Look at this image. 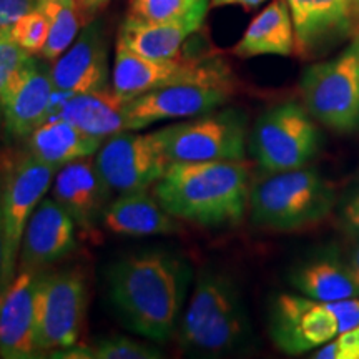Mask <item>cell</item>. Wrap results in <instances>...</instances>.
Here are the masks:
<instances>
[{
    "instance_id": "4",
    "label": "cell",
    "mask_w": 359,
    "mask_h": 359,
    "mask_svg": "<svg viewBox=\"0 0 359 359\" xmlns=\"http://www.w3.org/2000/svg\"><path fill=\"white\" fill-rule=\"evenodd\" d=\"M336 203L333 185L313 168L264 173L251 185L250 219L269 231L291 233L316 226Z\"/></svg>"
},
{
    "instance_id": "23",
    "label": "cell",
    "mask_w": 359,
    "mask_h": 359,
    "mask_svg": "<svg viewBox=\"0 0 359 359\" xmlns=\"http://www.w3.org/2000/svg\"><path fill=\"white\" fill-rule=\"evenodd\" d=\"M294 52V25L286 0H273L264 11L259 12L233 48V53L240 58L258 55L288 57Z\"/></svg>"
},
{
    "instance_id": "5",
    "label": "cell",
    "mask_w": 359,
    "mask_h": 359,
    "mask_svg": "<svg viewBox=\"0 0 359 359\" xmlns=\"http://www.w3.org/2000/svg\"><path fill=\"white\" fill-rule=\"evenodd\" d=\"M208 85L235 92L236 77L222 57H191L177 60H155L130 50L116 42L111 88L125 102L168 85Z\"/></svg>"
},
{
    "instance_id": "39",
    "label": "cell",
    "mask_w": 359,
    "mask_h": 359,
    "mask_svg": "<svg viewBox=\"0 0 359 359\" xmlns=\"http://www.w3.org/2000/svg\"><path fill=\"white\" fill-rule=\"evenodd\" d=\"M349 268H351L353 275H354V280L359 285V241L356 245H354V248L351 251V257H349Z\"/></svg>"
},
{
    "instance_id": "17",
    "label": "cell",
    "mask_w": 359,
    "mask_h": 359,
    "mask_svg": "<svg viewBox=\"0 0 359 359\" xmlns=\"http://www.w3.org/2000/svg\"><path fill=\"white\" fill-rule=\"evenodd\" d=\"M50 75L58 93L110 88L109 43L100 20H92L83 27L75 42L53 60Z\"/></svg>"
},
{
    "instance_id": "18",
    "label": "cell",
    "mask_w": 359,
    "mask_h": 359,
    "mask_svg": "<svg viewBox=\"0 0 359 359\" xmlns=\"http://www.w3.org/2000/svg\"><path fill=\"white\" fill-rule=\"evenodd\" d=\"M77 248V224L53 198L40 201L22 238L17 271H43Z\"/></svg>"
},
{
    "instance_id": "20",
    "label": "cell",
    "mask_w": 359,
    "mask_h": 359,
    "mask_svg": "<svg viewBox=\"0 0 359 359\" xmlns=\"http://www.w3.org/2000/svg\"><path fill=\"white\" fill-rule=\"evenodd\" d=\"M110 191L95 161L90 158L64 165L52 183V198L64 206L77 228L85 233L93 231L102 222Z\"/></svg>"
},
{
    "instance_id": "19",
    "label": "cell",
    "mask_w": 359,
    "mask_h": 359,
    "mask_svg": "<svg viewBox=\"0 0 359 359\" xmlns=\"http://www.w3.org/2000/svg\"><path fill=\"white\" fill-rule=\"evenodd\" d=\"M212 0H200L191 11L167 22H145L127 15L116 42L155 60H177L187 39L203 25Z\"/></svg>"
},
{
    "instance_id": "32",
    "label": "cell",
    "mask_w": 359,
    "mask_h": 359,
    "mask_svg": "<svg viewBox=\"0 0 359 359\" xmlns=\"http://www.w3.org/2000/svg\"><path fill=\"white\" fill-rule=\"evenodd\" d=\"M326 304H327V308L331 309V313L334 314L336 321H338L339 333L359 326V299H358V296H354V298L339 299V302H331Z\"/></svg>"
},
{
    "instance_id": "8",
    "label": "cell",
    "mask_w": 359,
    "mask_h": 359,
    "mask_svg": "<svg viewBox=\"0 0 359 359\" xmlns=\"http://www.w3.org/2000/svg\"><path fill=\"white\" fill-rule=\"evenodd\" d=\"M155 133L172 163L245 161L248 116L238 109H217L160 128Z\"/></svg>"
},
{
    "instance_id": "12",
    "label": "cell",
    "mask_w": 359,
    "mask_h": 359,
    "mask_svg": "<svg viewBox=\"0 0 359 359\" xmlns=\"http://www.w3.org/2000/svg\"><path fill=\"white\" fill-rule=\"evenodd\" d=\"M338 334V321L326 303L290 293L278 294L273 299L269 336L285 354L296 356L313 351Z\"/></svg>"
},
{
    "instance_id": "10",
    "label": "cell",
    "mask_w": 359,
    "mask_h": 359,
    "mask_svg": "<svg viewBox=\"0 0 359 359\" xmlns=\"http://www.w3.org/2000/svg\"><path fill=\"white\" fill-rule=\"evenodd\" d=\"M87 283L77 269L47 273L43 269L37 294V344L40 353L79 343L87 313Z\"/></svg>"
},
{
    "instance_id": "11",
    "label": "cell",
    "mask_w": 359,
    "mask_h": 359,
    "mask_svg": "<svg viewBox=\"0 0 359 359\" xmlns=\"http://www.w3.org/2000/svg\"><path fill=\"white\" fill-rule=\"evenodd\" d=\"M93 161L105 185L118 193L155 187L172 165L155 132L116 133L103 140Z\"/></svg>"
},
{
    "instance_id": "3",
    "label": "cell",
    "mask_w": 359,
    "mask_h": 359,
    "mask_svg": "<svg viewBox=\"0 0 359 359\" xmlns=\"http://www.w3.org/2000/svg\"><path fill=\"white\" fill-rule=\"evenodd\" d=\"M191 356L219 358L250 343L251 323L236 281L215 268L200 269L177 331Z\"/></svg>"
},
{
    "instance_id": "27",
    "label": "cell",
    "mask_w": 359,
    "mask_h": 359,
    "mask_svg": "<svg viewBox=\"0 0 359 359\" xmlns=\"http://www.w3.org/2000/svg\"><path fill=\"white\" fill-rule=\"evenodd\" d=\"M93 359H160V349L127 336H109L92 346Z\"/></svg>"
},
{
    "instance_id": "31",
    "label": "cell",
    "mask_w": 359,
    "mask_h": 359,
    "mask_svg": "<svg viewBox=\"0 0 359 359\" xmlns=\"http://www.w3.org/2000/svg\"><path fill=\"white\" fill-rule=\"evenodd\" d=\"M318 359H359V326L343 331L336 339L318 348Z\"/></svg>"
},
{
    "instance_id": "22",
    "label": "cell",
    "mask_w": 359,
    "mask_h": 359,
    "mask_svg": "<svg viewBox=\"0 0 359 359\" xmlns=\"http://www.w3.org/2000/svg\"><path fill=\"white\" fill-rule=\"evenodd\" d=\"M125 100L114 88L98 92L65 93L53 116L64 118L85 133L107 140L116 133L130 132L123 111Z\"/></svg>"
},
{
    "instance_id": "16",
    "label": "cell",
    "mask_w": 359,
    "mask_h": 359,
    "mask_svg": "<svg viewBox=\"0 0 359 359\" xmlns=\"http://www.w3.org/2000/svg\"><path fill=\"white\" fill-rule=\"evenodd\" d=\"M42 271H17L0 291V358L43 356L37 344V294Z\"/></svg>"
},
{
    "instance_id": "36",
    "label": "cell",
    "mask_w": 359,
    "mask_h": 359,
    "mask_svg": "<svg viewBox=\"0 0 359 359\" xmlns=\"http://www.w3.org/2000/svg\"><path fill=\"white\" fill-rule=\"evenodd\" d=\"M266 0H212L213 7H224V6H241L245 8L259 7Z\"/></svg>"
},
{
    "instance_id": "33",
    "label": "cell",
    "mask_w": 359,
    "mask_h": 359,
    "mask_svg": "<svg viewBox=\"0 0 359 359\" xmlns=\"http://www.w3.org/2000/svg\"><path fill=\"white\" fill-rule=\"evenodd\" d=\"M37 7V0H0V34L11 32L15 22Z\"/></svg>"
},
{
    "instance_id": "9",
    "label": "cell",
    "mask_w": 359,
    "mask_h": 359,
    "mask_svg": "<svg viewBox=\"0 0 359 359\" xmlns=\"http://www.w3.org/2000/svg\"><path fill=\"white\" fill-rule=\"evenodd\" d=\"M57 167L47 165L27 154L4 170L0 178L4 230H6V262H4L2 290L17 275V263L27 223L35 208L52 188ZM0 290V291H2Z\"/></svg>"
},
{
    "instance_id": "14",
    "label": "cell",
    "mask_w": 359,
    "mask_h": 359,
    "mask_svg": "<svg viewBox=\"0 0 359 359\" xmlns=\"http://www.w3.org/2000/svg\"><path fill=\"white\" fill-rule=\"evenodd\" d=\"M296 35V53L303 58L359 34V13L354 0H286Z\"/></svg>"
},
{
    "instance_id": "26",
    "label": "cell",
    "mask_w": 359,
    "mask_h": 359,
    "mask_svg": "<svg viewBox=\"0 0 359 359\" xmlns=\"http://www.w3.org/2000/svg\"><path fill=\"white\" fill-rule=\"evenodd\" d=\"M37 8L48 20V39L40 57L53 62L79 37L85 15L79 0H37Z\"/></svg>"
},
{
    "instance_id": "2",
    "label": "cell",
    "mask_w": 359,
    "mask_h": 359,
    "mask_svg": "<svg viewBox=\"0 0 359 359\" xmlns=\"http://www.w3.org/2000/svg\"><path fill=\"white\" fill-rule=\"evenodd\" d=\"M250 173L243 161H180L155 183L163 208L205 228L236 226L250 205Z\"/></svg>"
},
{
    "instance_id": "28",
    "label": "cell",
    "mask_w": 359,
    "mask_h": 359,
    "mask_svg": "<svg viewBox=\"0 0 359 359\" xmlns=\"http://www.w3.org/2000/svg\"><path fill=\"white\" fill-rule=\"evenodd\" d=\"M11 35L24 50L40 55L48 39V20L37 7L20 17L12 27Z\"/></svg>"
},
{
    "instance_id": "35",
    "label": "cell",
    "mask_w": 359,
    "mask_h": 359,
    "mask_svg": "<svg viewBox=\"0 0 359 359\" xmlns=\"http://www.w3.org/2000/svg\"><path fill=\"white\" fill-rule=\"evenodd\" d=\"M50 358H62V359H93V349L88 346H80V344H74V346H67L55 349L50 353Z\"/></svg>"
},
{
    "instance_id": "15",
    "label": "cell",
    "mask_w": 359,
    "mask_h": 359,
    "mask_svg": "<svg viewBox=\"0 0 359 359\" xmlns=\"http://www.w3.org/2000/svg\"><path fill=\"white\" fill-rule=\"evenodd\" d=\"M233 90L208 87V85H168L125 102L123 111L128 130H142L161 120L191 118L208 114L224 105L233 95Z\"/></svg>"
},
{
    "instance_id": "13",
    "label": "cell",
    "mask_w": 359,
    "mask_h": 359,
    "mask_svg": "<svg viewBox=\"0 0 359 359\" xmlns=\"http://www.w3.org/2000/svg\"><path fill=\"white\" fill-rule=\"evenodd\" d=\"M45 62V58L30 57L11 79L0 98L4 130L15 140L29 138L52 116L57 90Z\"/></svg>"
},
{
    "instance_id": "38",
    "label": "cell",
    "mask_w": 359,
    "mask_h": 359,
    "mask_svg": "<svg viewBox=\"0 0 359 359\" xmlns=\"http://www.w3.org/2000/svg\"><path fill=\"white\" fill-rule=\"evenodd\" d=\"M109 2V0H79L80 7H82V12L85 15V19H87L88 15H92V13H95L98 8L105 6V4Z\"/></svg>"
},
{
    "instance_id": "21",
    "label": "cell",
    "mask_w": 359,
    "mask_h": 359,
    "mask_svg": "<svg viewBox=\"0 0 359 359\" xmlns=\"http://www.w3.org/2000/svg\"><path fill=\"white\" fill-rule=\"evenodd\" d=\"M102 223L114 235L122 236L175 235L183 230L180 219L168 213L148 188L120 193L105 208Z\"/></svg>"
},
{
    "instance_id": "40",
    "label": "cell",
    "mask_w": 359,
    "mask_h": 359,
    "mask_svg": "<svg viewBox=\"0 0 359 359\" xmlns=\"http://www.w3.org/2000/svg\"><path fill=\"white\" fill-rule=\"evenodd\" d=\"M356 2V7H358V13H359V0H354Z\"/></svg>"
},
{
    "instance_id": "34",
    "label": "cell",
    "mask_w": 359,
    "mask_h": 359,
    "mask_svg": "<svg viewBox=\"0 0 359 359\" xmlns=\"http://www.w3.org/2000/svg\"><path fill=\"white\" fill-rule=\"evenodd\" d=\"M341 223L348 231L359 235V191L341 208Z\"/></svg>"
},
{
    "instance_id": "1",
    "label": "cell",
    "mask_w": 359,
    "mask_h": 359,
    "mask_svg": "<svg viewBox=\"0 0 359 359\" xmlns=\"http://www.w3.org/2000/svg\"><path fill=\"white\" fill-rule=\"evenodd\" d=\"M107 283L111 304L133 333L160 343L177 334L191 283L185 258L165 250L127 255L109 268Z\"/></svg>"
},
{
    "instance_id": "30",
    "label": "cell",
    "mask_w": 359,
    "mask_h": 359,
    "mask_svg": "<svg viewBox=\"0 0 359 359\" xmlns=\"http://www.w3.org/2000/svg\"><path fill=\"white\" fill-rule=\"evenodd\" d=\"M32 53H29L13 40L11 32L0 34V98L13 75L19 72Z\"/></svg>"
},
{
    "instance_id": "29",
    "label": "cell",
    "mask_w": 359,
    "mask_h": 359,
    "mask_svg": "<svg viewBox=\"0 0 359 359\" xmlns=\"http://www.w3.org/2000/svg\"><path fill=\"white\" fill-rule=\"evenodd\" d=\"M200 0H130L128 15L145 22H167L191 11Z\"/></svg>"
},
{
    "instance_id": "25",
    "label": "cell",
    "mask_w": 359,
    "mask_h": 359,
    "mask_svg": "<svg viewBox=\"0 0 359 359\" xmlns=\"http://www.w3.org/2000/svg\"><path fill=\"white\" fill-rule=\"evenodd\" d=\"M290 281L299 293L321 303L359 296V285L349 264L333 253L299 264L291 271Z\"/></svg>"
},
{
    "instance_id": "6",
    "label": "cell",
    "mask_w": 359,
    "mask_h": 359,
    "mask_svg": "<svg viewBox=\"0 0 359 359\" xmlns=\"http://www.w3.org/2000/svg\"><path fill=\"white\" fill-rule=\"evenodd\" d=\"M320 147L321 133L314 118L294 100L264 110L250 133V154L264 173L306 167Z\"/></svg>"
},
{
    "instance_id": "7",
    "label": "cell",
    "mask_w": 359,
    "mask_h": 359,
    "mask_svg": "<svg viewBox=\"0 0 359 359\" xmlns=\"http://www.w3.org/2000/svg\"><path fill=\"white\" fill-rule=\"evenodd\" d=\"M299 92L316 122L338 133L359 130V34L338 57L304 69Z\"/></svg>"
},
{
    "instance_id": "37",
    "label": "cell",
    "mask_w": 359,
    "mask_h": 359,
    "mask_svg": "<svg viewBox=\"0 0 359 359\" xmlns=\"http://www.w3.org/2000/svg\"><path fill=\"white\" fill-rule=\"evenodd\" d=\"M4 262H6V230H4V213H2V198H0V290H2V276H4Z\"/></svg>"
},
{
    "instance_id": "24",
    "label": "cell",
    "mask_w": 359,
    "mask_h": 359,
    "mask_svg": "<svg viewBox=\"0 0 359 359\" xmlns=\"http://www.w3.org/2000/svg\"><path fill=\"white\" fill-rule=\"evenodd\" d=\"M103 140L85 133L64 118L52 116L27 138L29 154L47 165L62 168L72 161L92 158Z\"/></svg>"
}]
</instances>
